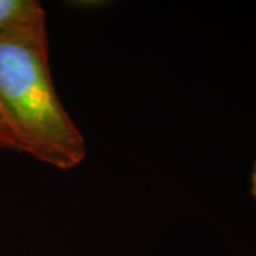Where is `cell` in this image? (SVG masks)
<instances>
[{"instance_id":"6da1fadb","label":"cell","mask_w":256,"mask_h":256,"mask_svg":"<svg viewBox=\"0 0 256 256\" xmlns=\"http://www.w3.org/2000/svg\"><path fill=\"white\" fill-rule=\"evenodd\" d=\"M48 62L46 20L0 33V108L28 156L72 170L86 158V141L56 92Z\"/></svg>"},{"instance_id":"7a4b0ae2","label":"cell","mask_w":256,"mask_h":256,"mask_svg":"<svg viewBox=\"0 0 256 256\" xmlns=\"http://www.w3.org/2000/svg\"><path fill=\"white\" fill-rule=\"evenodd\" d=\"M43 20L46 13L36 0H0V33Z\"/></svg>"},{"instance_id":"3957f363","label":"cell","mask_w":256,"mask_h":256,"mask_svg":"<svg viewBox=\"0 0 256 256\" xmlns=\"http://www.w3.org/2000/svg\"><path fill=\"white\" fill-rule=\"evenodd\" d=\"M0 148L28 154L23 140L20 138L16 128L13 127V124L10 122L2 108H0Z\"/></svg>"},{"instance_id":"277c9868","label":"cell","mask_w":256,"mask_h":256,"mask_svg":"<svg viewBox=\"0 0 256 256\" xmlns=\"http://www.w3.org/2000/svg\"><path fill=\"white\" fill-rule=\"evenodd\" d=\"M250 192L256 200V161L254 164V170H252V175H250Z\"/></svg>"}]
</instances>
